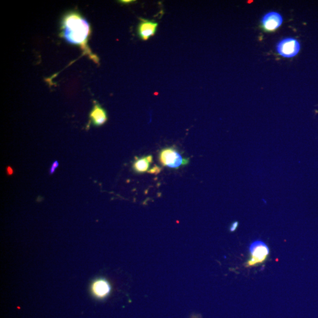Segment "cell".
I'll list each match as a JSON object with an SVG mask.
<instances>
[{
  "mask_svg": "<svg viewBox=\"0 0 318 318\" xmlns=\"http://www.w3.org/2000/svg\"><path fill=\"white\" fill-rule=\"evenodd\" d=\"M140 21L137 27V33L140 39L144 41L148 40L156 34L158 23L154 21L140 19Z\"/></svg>",
  "mask_w": 318,
  "mask_h": 318,
  "instance_id": "5",
  "label": "cell"
},
{
  "mask_svg": "<svg viewBox=\"0 0 318 318\" xmlns=\"http://www.w3.org/2000/svg\"><path fill=\"white\" fill-rule=\"evenodd\" d=\"M132 2H134V1H131V0H130V1H121V2H122V3H125V4L131 3Z\"/></svg>",
  "mask_w": 318,
  "mask_h": 318,
  "instance_id": "13",
  "label": "cell"
},
{
  "mask_svg": "<svg viewBox=\"0 0 318 318\" xmlns=\"http://www.w3.org/2000/svg\"><path fill=\"white\" fill-rule=\"evenodd\" d=\"M92 290L97 297L105 298L109 294L111 287L106 280L100 279L94 283Z\"/></svg>",
  "mask_w": 318,
  "mask_h": 318,
  "instance_id": "8",
  "label": "cell"
},
{
  "mask_svg": "<svg viewBox=\"0 0 318 318\" xmlns=\"http://www.w3.org/2000/svg\"><path fill=\"white\" fill-rule=\"evenodd\" d=\"M300 48V43L293 39L283 40L277 45V51L280 55L287 58H293L297 55Z\"/></svg>",
  "mask_w": 318,
  "mask_h": 318,
  "instance_id": "4",
  "label": "cell"
},
{
  "mask_svg": "<svg viewBox=\"0 0 318 318\" xmlns=\"http://www.w3.org/2000/svg\"><path fill=\"white\" fill-rule=\"evenodd\" d=\"M262 24L264 29L268 31H273L281 26L283 19L280 14L276 12H271L262 18Z\"/></svg>",
  "mask_w": 318,
  "mask_h": 318,
  "instance_id": "6",
  "label": "cell"
},
{
  "mask_svg": "<svg viewBox=\"0 0 318 318\" xmlns=\"http://www.w3.org/2000/svg\"><path fill=\"white\" fill-rule=\"evenodd\" d=\"M153 162V157L150 155L142 158L136 159V161L133 164V168L136 172L144 173L148 172L150 165Z\"/></svg>",
  "mask_w": 318,
  "mask_h": 318,
  "instance_id": "9",
  "label": "cell"
},
{
  "mask_svg": "<svg viewBox=\"0 0 318 318\" xmlns=\"http://www.w3.org/2000/svg\"><path fill=\"white\" fill-rule=\"evenodd\" d=\"M90 118L94 126H102L107 121V113L101 106L95 102L93 110L90 114Z\"/></svg>",
  "mask_w": 318,
  "mask_h": 318,
  "instance_id": "7",
  "label": "cell"
},
{
  "mask_svg": "<svg viewBox=\"0 0 318 318\" xmlns=\"http://www.w3.org/2000/svg\"><path fill=\"white\" fill-rule=\"evenodd\" d=\"M238 222H234L233 223L232 225H231L230 227V231L231 232H234V231L236 230V229H237V227H238Z\"/></svg>",
  "mask_w": 318,
  "mask_h": 318,
  "instance_id": "11",
  "label": "cell"
},
{
  "mask_svg": "<svg viewBox=\"0 0 318 318\" xmlns=\"http://www.w3.org/2000/svg\"><path fill=\"white\" fill-rule=\"evenodd\" d=\"M91 27L88 21L79 14H67L62 21L61 36L67 42L79 46L83 54L88 56L95 63H99V59L91 52L88 42L91 34Z\"/></svg>",
  "mask_w": 318,
  "mask_h": 318,
  "instance_id": "1",
  "label": "cell"
},
{
  "mask_svg": "<svg viewBox=\"0 0 318 318\" xmlns=\"http://www.w3.org/2000/svg\"><path fill=\"white\" fill-rule=\"evenodd\" d=\"M159 160L164 167L179 168L189 164V159L183 158L178 151L173 148L163 149L159 154Z\"/></svg>",
  "mask_w": 318,
  "mask_h": 318,
  "instance_id": "2",
  "label": "cell"
},
{
  "mask_svg": "<svg viewBox=\"0 0 318 318\" xmlns=\"http://www.w3.org/2000/svg\"><path fill=\"white\" fill-rule=\"evenodd\" d=\"M249 252L251 257L246 263L247 266H254L264 262L270 254V249L263 242L257 241L250 246Z\"/></svg>",
  "mask_w": 318,
  "mask_h": 318,
  "instance_id": "3",
  "label": "cell"
},
{
  "mask_svg": "<svg viewBox=\"0 0 318 318\" xmlns=\"http://www.w3.org/2000/svg\"><path fill=\"white\" fill-rule=\"evenodd\" d=\"M161 170H162L161 168L157 167V166H155V167L153 168H151V170H149L148 172L153 174H158L160 172V171Z\"/></svg>",
  "mask_w": 318,
  "mask_h": 318,
  "instance_id": "10",
  "label": "cell"
},
{
  "mask_svg": "<svg viewBox=\"0 0 318 318\" xmlns=\"http://www.w3.org/2000/svg\"><path fill=\"white\" fill-rule=\"evenodd\" d=\"M58 166L59 164L58 162H56L55 163H54L52 167H51L50 173H53L54 172V171L55 170L56 168L58 167Z\"/></svg>",
  "mask_w": 318,
  "mask_h": 318,
  "instance_id": "12",
  "label": "cell"
}]
</instances>
